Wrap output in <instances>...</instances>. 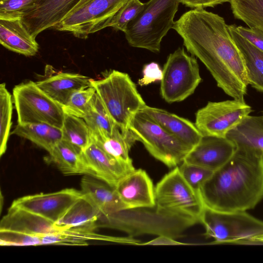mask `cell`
Returning <instances> with one entry per match:
<instances>
[{"label": "cell", "instance_id": "cell-1", "mask_svg": "<svg viewBox=\"0 0 263 263\" xmlns=\"http://www.w3.org/2000/svg\"><path fill=\"white\" fill-rule=\"evenodd\" d=\"M172 29L187 50L205 66L218 87L233 99L245 101L249 85L245 60L222 16L195 8L183 13Z\"/></svg>", "mask_w": 263, "mask_h": 263}, {"label": "cell", "instance_id": "cell-2", "mask_svg": "<svg viewBox=\"0 0 263 263\" xmlns=\"http://www.w3.org/2000/svg\"><path fill=\"white\" fill-rule=\"evenodd\" d=\"M204 205L221 212L246 211L263 199V152L237 147L200 186Z\"/></svg>", "mask_w": 263, "mask_h": 263}, {"label": "cell", "instance_id": "cell-3", "mask_svg": "<svg viewBox=\"0 0 263 263\" xmlns=\"http://www.w3.org/2000/svg\"><path fill=\"white\" fill-rule=\"evenodd\" d=\"M91 85L115 124L128 142L129 126L136 113L146 105L129 75L112 70Z\"/></svg>", "mask_w": 263, "mask_h": 263}, {"label": "cell", "instance_id": "cell-4", "mask_svg": "<svg viewBox=\"0 0 263 263\" xmlns=\"http://www.w3.org/2000/svg\"><path fill=\"white\" fill-rule=\"evenodd\" d=\"M179 0H149L127 25L124 32L128 44L153 52H159L161 42L175 24Z\"/></svg>", "mask_w": 263, "mask_h": 263}, {"label": "cell", "instance_id": "cell-5", "mask_svg": "<svg viewBox=\"0 0 263 263\" xmlns=\"http://www.w3.org/2000/svg\"><path fill=\"white\" fill-rule=\"evenodd\" d=\"M155 210L160 214L200 222L204 205L200 194L185 181L176 167L165 175L155 187Z\"/></svg>", "mask_w": 263, "mask_h": 263}, {"label": "cell", "instance_id": "cell-6", "mask_svg": "<svg viewBox=\"0 0 263 263\" xmlns=\"http://www.w3.org/2000/svg\"><path fill=\"white\" fill-rule=\"evenodd\" d=\"M129 138L134 144L143 143L149 154L169 167L183 162L192 148L145 113L139 111L129 126Z\"/></svg>", "mask_w": 263, "mask_h": 263}, {"label": "cell", "instance_id": "cell-7", "mask_svg": "<svg viewBox=\"0 0 263 263\" xmlns=\"http://www.w3.org/2000/svg\"><path fill=\"white\" fill-rule=\"evenodd\" d=\"M200 222L204 226L211 244H237L263 236V221L246 211L221 212L204 206Z\"/></svg>", "mask_w": 263, "mask_h": 263}, {"label": "cell", "instance_id": "cell-8", "mask_svg": "<svg viewBox=\"0 0 263 263\" xmlns=\"http://www.w3.org/2000/svg\"><path fill=\"white\" fill-rule=\"evenodd\" d=\"M12 94L17 123H44L62 129L65 117L62 107L36 82L29 81L15 85Z\"/></svg>", "mask_w": 263, "mask_h": 263}, {"label": "cell", "instance_id": "cell-9", "mask_svg": "<svg viewBox=\"0 0 263 263\" xmlns=\"http://www.w3.org/2000/svg\"><path fill=\"white\" fill-rule=\"evenodd\" d=\"M162 71L160 92L170 103L186 99L202 80L197 59L183 48H179L168 56Z\"/></svg>", "mask_w": 263, "mask_h": 263}, {"label": "cell", "instance_id": "cell-10", "mask_svg": "<svg viewBox=\"0 0 263 263\" xmlns=\"http://www.w3.org/2000/svg\"><path fill=\"white\" fill-rule=\"evenodd\" d=\"M128 0H92L66 15L53 29L71 32L86 39L109 24L118 11Z\"/></svg>", "mask_w": 263, "mask_h": 263}, {"label": "cell", "instance_id": "cell-11", "mask_svg": "<svg viewBox=\"0 0 263 263\" xmlns=\"http://www.w3.org/2000/svg\"><path fill=\"white\" fill-rule=\"evenodd\" d=\"M252 111L245 101L209 102L197 111L195 124L203 136L226 137Z\"/></svg>", "mask_w": 263, "mask_h": 263}, {"label": "cell", "instance_id": "cell-12", "mask_svg": "<svg viewBox=\"0 0 263 263\" xmlns=\"http://www.w3.org/2000/svg\"><path fill=\"white\" fill-rule=\"evenodd\" d=\"M82 195L81 191L66 189L20 197L13 202L11 207L27 210L55 223Z\"/></svg>", "mask_w": 263, "mask_h": 263}, {"label": "cell", "instance_id": "cell-13", "mask_svg": "<svg viewBox=\"0 0 263 263\" xmlns=\"http://www.w3.org/2000/svg\"><path fill=\"white\" fill-rule=\"evenodd\" d=\"M81 0H39L22 16L30 34L36 38L44 30L53 28Z\"/></svg>", "mask_w": 263, "mask_h": 263}, {"label": "cell", "instance_id": "cell-14", "mask_svg": "<svg viewBox=\"0 0 263 263\" xmlns=\"http://www.w3.org/2000/svg\"><path fill=\"white\" fill-rule=\"evenodd\" d=\"M236 145L227 137L203 136L183 162L215 171L223 166L236 151Z\"/></svg>", "mask_w": 263, "mask_h": 263}, {"label": "cell", "instance_id": "cell-15", "mask_svg": "<svg viewBox=\"0 0 263 263\" xmlns=\"http://www.w3.org/2000/svg\"><path fill=\"white\" fill-rule=\"evenodd\" d=\"M114 187L126 209L155 207V187L149 176L142 169L130 173Z\"/></svg>", "mask_w": 263, "mask_h": 263}, {"label": "cell", "instance_id": "cell-16", "mask_svg": "<svg viewBox=\"0 0 263 263\" xmlns=\"http://www.w3.org/2000/svg\"><path fill=\"white\" fill-rule=\"evenodd\" d=\"M92 176L115 187L125 176L135 170L133 163L120 161L110 156L93 141L83 151Z\"/></svg>", "mask_w": 263, "mask_h": 263}, {"label": "cell", "instance_id": "cell-17", "mask_svg": "<svg viewBox=\"0 0 263 263\" xmlns=\"http://www.w3.org/2000/svg\"><path fill=\"white\" fill-rule=\"evenodd\" d=\"M0 230H7L43 237L62 231L54 222L27 210L11 207L1 221Z\"/></svg>", "mask_w": 263, "mask_h": 263}, {"label": "cell", "instance_id": "cell-18", "mask_svg": "<svg viewBox=\"0 0 263 263\" xmlns=\"http://www.w3.org/2000/svg\"><path fill=\"white\" fill-rule=\"evenodd\" d=\"M99 215L97 207L87 196L82 193L54 224L62 232H94L98 228Z\"/></svg>", "mask_w": 263, "mask_h": 263}, {"label": "cell", "instance_id": "cell-19", "mask_svg": "<svg viewBox=\"0 0 263 263\" xmlns=\"http://www.w3.org/2000/svg\"><path fill=\"white\" fill-rule=\"evenodd\" d=\"M140 111L146 114L192 149L199 143L203 137L195 124L188 119L162 109L146 105Z\"/></svg>", "mask_w": 263, "mask_h": 263}, {"label": "cell", "instance_id": "cell-20", "mask_svg": "<svg viewBox=\"0 0 263 263\" xmlns=\"http://www.w3.org/2000/svg\"><path fill=\"white\" fill-rule=\"evenodd\" d=\"M91 79L79 73L60 72L36 83L62 107L74 92L91 86Z\"/></svg>", "mask_w": 263, "mask_h": 263}, {"label": "cell", "instance_id": "cell-21", "mask_svg": "<svg viewBox=\"0 0 263 263\" xmlns=\"http://www.w3.org/2000/svg\"><path fill=\"white\" fill-rule=\"evenodd\" d=\"M0 43L8 50L25 56L35 55L39 48L21 18L0 19Z\"/></svg>", "mask_w": 263, "mask_h": 263}, {"label": "cell", "instance_id": "cell-22", "mask_svg": "<svg viewBox=\"0 0 263 263\" xmlns=\"http://www.w3.org/2000/svg\"><path fill=\"white\" fill-rule=\"evenodd\" d=\"M82 193L87 196L98 209L100 216L126 210L115 187L93 176L85 175L81 181Z\"/></svg>", "mask_w": 263, "mask_h": 263}, {"label": "cell", "instance_id": "cell-23", "mask_svg": "<svg viewBox=\"0 0 263 263\" xmlns=\"http://www.w3.org/2000/svg\"><path fill=\"white\" fill-rule=\"evenodd\" d=\"M46 162L53 163L66 175H91L83 150L64 140L60 141L45 157Z\"/></svg>", "mask_w": 263, "mask_h": 263}, {"label": "cell", "instance_id": "cell-24", "mask_svg": "<svg viewBox=\"0 0 263 263\" xmlns=\"http://www.w3.org/2000/svg\"><path fill=\"white\" fill-rule=\"evenodd\" d=\"M228 28L243 57L249 84L263 92V51L242 36L235 24L228 25Z\"/></svg>", "mask_w": 263, "mask_h": 263}, {"label": "cell", "instance_id": "cell-25", "mask_svg": "<svg viewBox=\"0 0 263 263\" xmlns=\"http://www.w3.org/2000/svg\"><path fill=\"white\" fill-rule=\"evenodd\" d=\"M226 137L236 147H247L263 152V118L248 115Z\"/></svg>", "mask_w": 263, "mask_h": 263}, {"label": "cell", "instance_id": "cell-26", "mask_svg": "<svg viewBox=\"0 0 263 263\" xmlns=\"http://www.w3.org/2000/svg\"><path fill=\"white\" fill-rule=\"evenodd\" d=\"M11 134L27 139L48 153L62 140L61 128L44 123H17Z\"/></svg>", "mask_w": 263, "mask_h": 263}, {"label": "cell", "instance_id": "cell-27", "mask_svg": "<svg viewBox=\"0 0 263 263\" xmlns=\"http://www.w3.org/2000/svg\"><path fill=\"white\" fill-rule=\"evenodd\" d=\"M42 245H58L71 246H86L88 240H103L123 243L124 237H114L98 234L94 232H83L67 230L55 234L41 237Z\"/></svg>", "mask_w": 263, "mask_h": 263}, {"label": "cell", "instance_id": "cell-28", "mask_svg": "<svg viewBox=\"0 0 263 263\" xmlns=\"http://www.w3.org/2000/svg\"><path fill=\"white\" fill-rule=\"evenodd\" d=\"M92 141L106 153L117 159L133 163L129 156L132 146L117 126L111 135L92 134Z\"/></svg>", "mask_w": 263, "mask_h": 263}, {"label": "cell", "instance_id": "cell-29", "mask_svg": "<svg viewBox=\"0 0 263 263\" xmlns=\"http://www.w3.org/2000/svg\"><path fill=\"white\" fill-rule=\"evenodd\" d=\"M234 17L263 32V0H230Z\"/></svg>", "mask_w": 263, "mask_h": 263}, {"label": "cell", "instance_id": "cell-30", "mask_svg": "<svg viewBox=\"0 0 263 263\" xmlns=\"http://www.w3.org/2000/svg\"><path fill=\"white\" fill-rule=\"evenodd\" d=\"M61 129L62 140L80 147L83 151L92 141V132L83 118L65 113Z\"/></svg>", "mask_w": 263, "mask_h": 263}, {"label": "cell", "instance_id": "cell-31", "mask_svg": "<svg viewBox=\"0 0 263 263\" xmlns=\"http://www.w3.org/2000/svg\"><path fill=\"white\" fill-rule=\"evenodd\" d=\"M83 119L93 134L111 135L117 126L111 120L97 93L92 99L88 112Z\"/></svg>", "mask_w": 263, "mask_h": 263}, {"label": "cell", "instance_id": "cell-32", "mask_svg": "<svg viewBox=\"0 0 263 263\" xmlns=\"http://www.w3.org/2000/svg\"><path fill=\"white\" fill-rule=\"evenodd\" d=\"M12 96L7 90L5 83L0 84V155L7 149L10 134L12 116Z\"/></svg>", "mask_w": 263, "mask_h": 263}, {"label": "cell", "instance_id": "cell-33", "mask_svg": "<svg viewBox=\"0 0 263 263\" xmlns=\"http://www.w3.org/2000/svg\"><path fill=\"white\" fill-rule=\"evenodd\" d=\"M96 93L92 86L74 92L62 106L64 112L83 119L89 110Z\"/></svg>", "mask_w": 263, "mask_h": 263}, {"label": "cell", "instance_id": "cell-34", "mask_svg": "<svg viewBox=\"0 0 263 263\" xmlns=\"http://www.w3.org/2000/svg\"><path fill=\"white\" fill-rule=\"evenodd\" d=\"M145 5L139 0H128L118 11L109 26L125 32L128 23L141 11Z\"/></svg>", "mask_w": 263, "mask_h": 263}, {"label": "cell", "instance_id": "cell-35", "mask_svg": "<svg viewBox=\"0 0 263 263\" xmlns=\"http://www.w3.org/2000/svg\"><path fill=\"white\" fill-rule=\"evenodd\" d=\"M178 168L185 181L198 193L201 185L211 176L213 173V171L207 168L184 162H182Z\"/></svg>", "mask_w": 263, "mask_h": 263}, {"label": "cell", "instance_id": "cell-36", "mask_svg": "<svg viewBox=\"0 0 263 263\" xmlns=\"http://www.w3.org/2000/svg\"><path fill=\"white\" fill-rule=\"evenodd\" d=\"M0 244L4 246L42 245L41 237L7 230H0Z\"/></svg>", "mask_w": 263, "mask_h": 263}, {"label": "cell", "instance_id": "cell-37", "mask_svg": "<svg viewBox=\"0 0 263 263\" xmlns=\"http://www.w3.org/2000/svg\"><path fill=\"white\" fill-rule=\"evenodd\" d=\"M39 0H0V19L21 18Z\"/></svg>", "mask_w": 263, "mask_h": 263}, {"label": "cell", "instance_id": "cell-38", "mask_svg": "<svg viewBox=\"0 0 263 263\" xmlns=\"http://www.w3.org/2000/svg\"><path fill=\"white\" fill-rule=\"evenodd\" d=\"M143 77L138 80L140 86L147 85L152 83L161 81L163 71L159 65L156 62H151L144 65L143 69Z\"/></svg>", "mask_w": 263, "mask_h": 263}, {"label": "cell", "instance_id": "cell-39", "mask_svg": "<svg viewBox=\"0 0 263 263\" xmlns=\"http://www.w3.org/2000/svg\"><path fill=\"white\" fill-rule=\"evenodd\" d=\"M239 33L255 47L263 51V32L260 30L236 26Z\"/></svg>", "mask_w": 263, "mask_h": 263}, {"label": "cell", "instance_id": "cell-40", "mask_svg": "<svg viewBox=\"0 0 263 263\" xmlns=\"http://www.w3.org/2000/svg\"><path fill=\"white\" fill-rule=\"evenodd\" d=\"M230 0H179L180 3L186 7L193 8L214 7L215 6L229 2Z\"/></svg>", "mask_w": 263, "mask_h": 263}, {"label": "cell", "instance_id": "cell-41", "mask_svg": "<svg viewBox=\"0 0 263 263\" xmlns=\"http://www.w3.org/2000/svg\"><path fill=\"white\" fill-rule=\"evenodd\" d=\"M192 243H183L178 241L174 238L165 235H159L156 238L144 243L140 246L144 245H189Z\"/></svg>", "mask_w": 263, "mask_h": 263}, {"label": "cell", "instance_id": "cell-42", "mask_svg": "<svg viewBox=\"0 0 263 263\" xmlns=\"http://www.w3.org/2000/svg\"><path fill=\"white\" fill-rule=\"evenodd\" d=\"M240 245H263V236L245 241L241 242Z\"/></svg>", "mask_w": 263, "mask_h": 263}, {"label": "cell", "instance_id": "cell-43", "mask_svg": "<svg viewBox=\"0 0 263 263\" xmlns=\"http://www.w3.org/2000/svg\"><path fill=\"white\" fill-rule=\"evenodd\" d=\"M92 0H81L76 6L75 7L71 10V11L69 13H72L75 10L81 8L83 6L86 5L89 2L91 1Z\"/></svg>", "mask_w": 263, "mask_h": 263}, {"label": "cell", "instance_id": "cell-44", "mask_svg": "<svg viewBox=\"0 0 263 263\" xmlns=\"http://www.w3.org/2000/svg\"><path fill=\"white\" fill-rule=\"evenodd\" d=\"M262 118H263V116H262Z\"/></svg>", "mask_w": 263, "mask_h": 263}]
</instances>
